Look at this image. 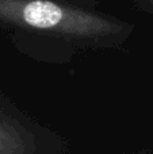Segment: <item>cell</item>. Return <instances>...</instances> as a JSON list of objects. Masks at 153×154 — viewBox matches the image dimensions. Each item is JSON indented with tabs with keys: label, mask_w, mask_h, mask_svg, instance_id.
<instances>
[{
	"label": "cell",
	"mask_w": 153,
	"mask_h": 154,
	"mask_svg": "<svg viewBox=\"0 0 153 154\" xmlns=\"http://www.w3.org/2000/svg\"><path fill=\"white\" fill-rule=\"evenodd\" d=\"M0 16L22 22L35 29H60L68 32H99L108 31L110 26L96 18L68 12L62 7L49 0H30L27 3L0 0Z\"/></svg>",
	"instance_id": "obj_1"
},
{
	"label": "cell",
	"mask_w": 153,
	"mask_h": 154,
	"mask_svg": "<svg viewBox=\"0 0 153 154\" xmlns=\"http://www.w3.org/2000/svg\"><path fill=\"white\" fill-rule=\"evenodd\" d=\"M0 154H24L20 141H16L3 128H0Z\"/></svg>",
	"instance_id": "obj_2"
}]
</instances>
